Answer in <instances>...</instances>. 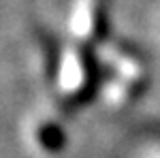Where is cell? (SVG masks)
<instances>
[{
  "mask_svg": "<svg viewBox=\"0 0 160 158\" xmlns=\"http://www.w3.org/2000/svg\"><path fill=\"white\" fill-rule=\"evenodd\" d=\"M88 69L90 66L79 51L64 56L60 66V88L66 96H79L88 88Z\"/></svg>",
  "mask_w": 160,
  "mask_h": 158,
  "instance_id": "cell-1",
  "label": "cell"
}]
</instances>
